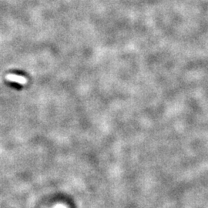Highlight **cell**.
Here are the masks:
<instances>
[{
  "instance_id": "cell-1",
  "label": "cell",
  "mask_w": 208,
  "mask_h": 208,
  "mask_svg": "<svg viewBox=\"0 0 208 208\" xmlns=\"http://www.w3.org/2000/svg\"><path fill=\"white\" fill-rule=\"evenodd\" d=\"M6 79L10 81H13L15 82V83H20V84H24V83H26V78H24L23 77H21V76H17V75H8L6 77Z\"/></svg>"
}]
</instances>
